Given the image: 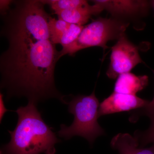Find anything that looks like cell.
Instances as JSON below:
<instances>
[{
	"label": "cell",
	"instance_id": "cell-1",
	"mask_svg": "<svg viewBox=\"0 0 154 154\" xmlns=\"http://www.w3.org/2000/svg\"><path fill=\"white\" fill-rule=\"evenodd\" d=\"M3 17L2 36L8 46L0 57L1 88L7 99L24 96L37 104L55 98L65 104V97L56 87L54 70L60 51L51 40V17L39 0L14 1Z\"/></svg>",
	"mask_w": 154,
	"mask_h": 154
},
{
	"label": "cell",
	"instance_id": "cell-2",
	"mask_svg": "<svg viewBox=\"0 0 154 154\" xmlns=\"http://www.w3.org/2000/svg\"><path fill=\"white\" fill-rule=\"evenodd\" d=\"M36 104L28 102L16 111L18 122L13 131H8L11 139L4 145L0 154L45 153L61 141L44 121Z\"/></svg>",
	"mask_w": 154,
	"mask_h": 154
},
{
	"label": "cell",
	"instance_id": "cell-3",
	"mask_svg": "<svg viewBox=\"0 0 154 154\" xmlns=\"http://www.w3.org/2000/svg\"><path fill=\"white\" fill-rule=\"evenodd\" d=\"M100 104L95 91L89 96H73L67 105L69 112L74 116V121L69 126L61 125L58 135L66 140L75 136L82 137L93 144L97 137L105 134L98 121Z\"/></svg>",
	"mask_w": 154,
	"mask_h": 154
},
{
	"label": "cell",
	"instance_id": "cell-4",
	"mask_svg": "<svg viewBox=\"0 0 154 154\" xmlns=\"http://www.w3.org/2000/svg\"><path fill=\"white\" fill-rule=\"evenodd\" d=\"M129 23L115 18H99L84 26L76 40L60 51V58L66 54L73 55L88 48L100 47L104 50L109 48L107 43L117 39L125 33Z\"/></svg>",
	"mask_w": 154,
	"mask_h": 154
},
{
	"label": "cell",
	"instance_id": "cell-5",
	"mask_svg": "<svg viewBox=\"0 0 154 154\" xmlns=\"http://www.w3.org/2000/svg\"><path fill=\"white\" fill-rule=\"evenodd\" d=\"M143 62L137 47L128 39L124 33L112 47L106 75L109 79H115L119 75L130 72L137 64Z\"/></svg>",
	"mask_w": 154,
	"mask_h": 154
},
{
	"label": "cell",
	"instance_id": "cell-6",
	"mask_svg": "<svg viewBox=\"0 0 154 154\" xmlns=\"http://www.w3.org/2000/svg\"><path fill=\"white\" fill-rule=\"evenodd\" d=\"M150 101L136 95L120 94L113 92L100 104L99 117L112 113L140 109L148 105Z\"/></svg>",
	"mask_w": 154,
	"mask_h": 154
},
{
	"label": "cell",
	"instance_id": "cell-7",
	"mask_svg": "<svg viewBox=\"0 0 154 154\" xmlns=\"http://www.w3.org/2000/svg\"><path fill=\"white\" fill-rule=\"evenodd\" d=\"M103 10L113 16L130 17L146 12L148 2L146 1L132 0H95Z\"/></svg>",
	"mask_w": 154,
	"mask_h": 154
},
{
	"label": "cell",
	"instance_id": "cell-8",
	"mask_svg": "<svg viewBox=\"0 0 154 154\" xmlns=\"http://www.w3.org/2000/svg\"><path fill=\"white\" fill-rule=\"evenodd\" d=\"M104 11L97 4L91 5L89 4L76 8L57 11L54 14L57 15L58 19H61L69 24L84 26L93 15L99 14Z\"/></svg>",
	"mask_w": 154,
	"mask_h": 154
},
{
	"label": "cell",
	"instance_id": "cell-9",
	"mask_svg": "<svg viewBox=\"0 0 154 154\" xmlns=\"http://www.w3.org/2000/svg\"><path fill=\"white\" fill-rule=\"evenodd\" d=\"M147 75L137 76L131 72L119 75L115 83V93L136 95L138 92L143 90L148 85Z\"/></svg>",
	"mask_w": 154,
	"mask_h": 154
},
{
	"label": "cell",
	"instance_id": "cell-10",
	"mask_svg": "<svg viewBox=\"0 0 154 154\" xmlns=\"http://www.w3.org/2000/svg\"><path fill=\"white\" fill-rule=\"evenodd\" d=\"M110 146L119 154H154V144L149 147H141L134 136L128 133L116 134L111 140Z\"/></svg>",
	"mask_w": 154,
	"mask_h": 154
},
{
	"label": "cell",
	"instance_id": "cell-11",
	"mask_svg": "<svg viewBox=\"0 0 154 154\" xmlns=\"http://www.w3.org/2000/svg\"><path fill=\"white\" fill-rule=\"evenodd\" d=\"M42 1L45 5H49L54 11V13L79 8L88 3V1L84 0H43Z\"/></svg>",
	"mask_w": 154,
	"mask_h": 154
},
{
	"label": "cell",
	"instance_id": "cell-12",
	"mask_svg": "<svg viewBox=\"0 0 154 154\" xmlns=\"http://www.w3.org/2000/svg\"><path fill=\"white\" fill-rule=\"evenodd\" d=\"M70 24L61 19L58 20L51 17L50 19L49 27L51 40L55 44H58L60 40Z\"/></svg>",
	"mask_w": 154,
	"mask_h": 154
},
{
	"label": "cell",
	"instance_id": "cell-13",
	"mask_svg": "<svg viewBox=\"0 0 154 154\" xmlns=\"http://www.w3.org/2000/svg\"><path fill=\"white\" fill-rule=\"evenodd\" d=\"M149 118L151 123L147 129L144 131H137L134 133V137L141 147H144L149 143L154 144V115Z\"/></svg>",
	"mask_w": 154,
	"mask_h": 154
},
{
	"label": "cell",
	"instance_id": "cell-14",
	"mask_svg": "<svg viewBox=\"0 0 154 154\" xmlns=\"http://www.w3.org/2000/svg\"><path fill=\"white\" fill-rule=\"evenodd\" d=\"M84 27V26L70 24L68 30L61 38L58 44L62 46L63 48L70 45L76 40Z\"/></svg>",
	"mask_w": 154,
	"mask_h": 154
},
{
	"label": "cell",
	"instance_id": "cell-15",
	"mask_svg": "<svg viewBox=\"0 0 154 154\" xmlns=\"http://www.w3.org/2000/svg\"><path fill=\"white\" fill-rule=\"evenodd\" d=\"M153 72L154 75V70H153ZM136 112V113H134L133 115L131 117L132 121H136V119L141 116H146L149 118L154 115V96L152 100L150 101L148 105L143 108L138 109L137 110Z\"/></svg>",
	"mask_w": 154,
	"mask_h": 154
},
{
	"label": "cell",
	"instance_id": "cell-16",
	"mask_svg": "<svg viewBox=\"0 0 154 154\" xmlns=\"http://www.w3.org/2000/svg\"><path fill=\"white\" fill-rule=\"evenodd\" d=\"M13 1L1 0L0 1V12L2 16H4L10 10V6L13 3Z\"/></svg>",
	"mask_w": 154,
	"mask_h": 154
},
{
	"label": "cell",
	"instance_id": "cell-17",
	"mask_svg": "<svg viewBox=\"0 0 154 154\" xmlns=\"http://www.w3.org/2000/svg\"><path fill=\"white\" fill-rule=\"evenodd\" d=\"M0 105H1V114H0V119H1V122L3 116L5 115V113L7 111H9L6 108L5 106V103H4V100H3V94H1L0 95Z\"/></svg>",
	"mask_w": 154,
	"mask_h": 154
},
{
	"label": "cell",
	"instance_id": "cell-18",
	"mask_svg": "<svg viewBox=\"0 0 154 154\" xmlns=\"http://www.w3.org/2000/svg\"><path fill=\"white\" fill-rule=\"evenodd\" d=\"M56 149L55 148L53 147L52 148L49 149V150L47 151L45 153V154H55L56 153Z\"/></svg>",
	"mask_w": 154,
	"mask_h": 154
},
{
	"label": "cell",
	"instance_id": "cell-19",
	"mask_svg": "<svg viewBox=\"0 0 154 154\" xmlns=\"http://www.w3.org/2000/svg\"><path fill=\"white\" fill-rule=\"evenodd\" d=\"M152 5L154 9V1H152Z\"/></svg>",
	"mask_w": 154,
	"mask_h": 154
}]
</instances>
